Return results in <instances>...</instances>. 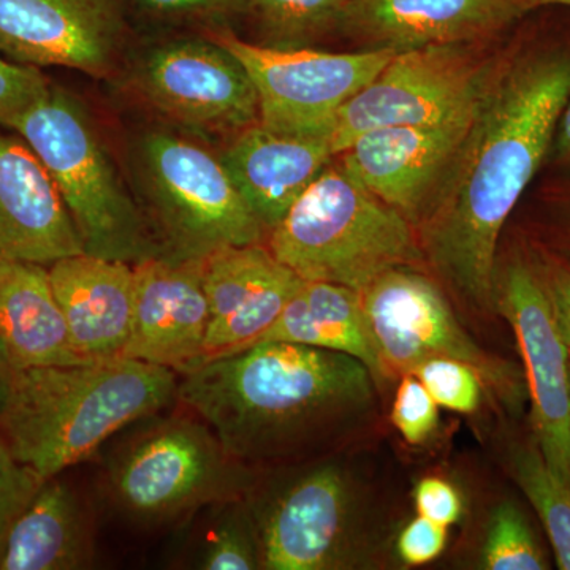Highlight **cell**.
Instances as JSON below:
<instances>
[{
    "instance_id": "obj_1",
    "label": "cell",
    "mask_w": 570,
    "mask_h": 570,
    "mask_svg": "<svg viewBox=\"0 0 570 570\" xmlns=\"http://www.w3.org/2000/svg\"><path fill=\"white\" fill-rule=\"evenodd\" d=\"M499 51L466 137L417 224L430 264L482 311H497L499 239L543 170L570 99V9L535 7Z\"/></svg>"
},
{
    "instance_id": "obj_2",
    "label": "cell",
    "mask_w": 570,
    "mask_h": 570,
    "mask_svg": "<svg viewBox=\"0 0 570 570\" xmlns=\"http://www.w3.org/2000/svg\"><path fill=\"white\" fill-rule=\"evenodd\" d=\"M377 382L354 356L268 341L179 374V406L249 468L294 463L343 444L376 412Z\"/></svg>"
},
{
    "instance_id": "obj_3",
    "label": "cell",
    "mask_w": 570,
    "mask_h": 570,
    "mask_svg": "<svg viewBox=\"0 0 570 570\" xmlns=\"http://www.w3.org/2000/svg\"><path fill=\"white\" fill-rule=\"evenodd\" d=\"M178 382L174 370L122 356L14 370L0 431L17 460L56 478L178 403Z\"/></svg>"
},
{
    "instance_id": "obj_4",
    "label": "cell",
    "mask_w": 570,
    "mask_h": 570,
    "mask_svg": "<svg viewBox=\"0 0 570 570\" xmlns=\"http://www.w3.org/2000/svg\"><path fill=\"white\" fill-rule=\"evenodd\" d=\"M333 160L268 232L266 247L302 279L356 292L390 269L419 266L415 225Z\"/></svg>"
},
{
    "instance_id": "obj_5",
    "label": "cell",
    "mask_w": 570,
    "mask_h": 570,
    "mask_svg": "<svg viewBox=\"0 0 570 570\" xmlns=\"http://www.w3.org/2000/svg\"><path fill=\"white\" fill-rule=\"evenodd\" d=\"M10 130L50 175L86 254L137 265L160 249L137 197L124 184L85 105L52 86Z\"/></svg>"
},
{
    "instance_id": "obj_6",
    "label": "cell",
    "mask_w": 570,
    "mask_h": 570,
    "mask_svg": "<svg viewBox=\"0 0 570 570\" xmlns=\"http://www.w3.org/2000/svg\"><path fill=\"white\" fill-rule=\"evenodd\" d=\"M107 466L105 487L119 512L142 527L179 524L198 509L246 498L255 469L235 460L193 412L141 420Z\"/></svg>"
},
{
    "instance_id": "obj_7",
    "label": "cell",
    "mask_w": 570,
    "mask_h": 570,
    "mask_svg": "<svg viewBox=\"0 0 570 570\" xmlns=\"http://www.w3.org/2000/svg\"><path fill=\"white\" fill-rule=\"evenodd\" d=\"M137 202L164 257L204 261L227 246L261 245L266 230L219 156L170 130L140 135Z\"/></svg>"
},
{
    "instance_id": "obj_8",
    "label": "cell",
    "mask_w": 570,
    "mask_h": 570,
    "mask_svg": "<svg viewBox=\"0 0 570 570\" xmlns=\"http://www.w3.org/2000/svg\"><path fill=\"white\" fill-rule=\"evenodd\" d=\"M367 328L385 374H407L423 360L449 356L478 370L489 393L510 411L528 397L523 371L475 344L434 281L401 266L360 292Z\"/></svg>"
},
{
    "instance_id": "obj_9",
    "label": "cell",
    "mask_w": 570,
    "mask_h": 570,
    "mask_svg": "<svg viewBox=\"0 0 570 570\" xmlns=\"http://www.w3.org/2000/svg\"><path fill=\"white\" fill-rule=\"evenodd\" d=\"M483 45H434L396 52L373 81L348 99L330 127L335 156L370 130L425 126L471 111L497 55Z\"/></svg>"
},
{
    "instance_id": "obj_10",
    "label": "cell",
    "mask_w": 570,
    "mask_h": 570,
    "mask_svg": "<svg viewBox=\"0 0 570 570\" xmlns=\"http://www.w3.org/2000/svg\"><path fill=\"white\" fill-rule=\"evenodd\" d=\"M209 39L243 63L258 97L262 126L276 132L328 137L336 112L376 78L396 52L279 50L216 28Z\"/></svg>"
},
{
    "instance_id": "obj_11",
    "label": "cell",
    "mask_w": 570,
    "mask_h": 570,
    "mask_svg": "<svg viewBox=\"0 0 570 570\" xmlns=\"http://www.w3.org/2000/svg\"><path fill=\"white\" fill-rule=\"evenodd\" d=\"M494 299L523 358L535 444L570 489V347L531 250L497 266Z\"/></svg>"
},
{
    "instance_id": "obj_12",
    "label": "cell",
    "mask_w": 570,
    "mask_h": 570,
    "mask_svg": "<svg viewBox=\"0 0 570 570\" xmlns=\"http://www.w3.org/2000/svg\"><path fill=\"white\" fill-rule=\"evenodd\" d=\"M129 85L141 102L186 129L238 134L261 121L249 73L209 37L154 45L135 61Z\"/></svg>"
},
{
    "instance_id": "obj_13",
    "label": "cell",
    "mask_w": 570,
    "mask_h": 570,
    "mask_svg": "<svg viewBox=\"0 0 570 570\" xmlns=\"http://www.w3.org/2000/svg\"><path fill=\"white\" fill-rule=\"evenodd\" d=\"M247 501L257 523L262 569L332 570L351 561L354 487L337 464L302 469Z\"/></svg>"
},
{
    "instance_id": "obj_14",
    "label": "cell",
    "mask_w": 570,
    "mask_h": 570,
    "mask_svg": "<svg viewBox=\"0 0 570 570\" xmlns=\"http://www.w3.org/2000/svg\"><path fill=\"white\" fill-rule=\"evenodd\" d=\"M124 41V0H0V50L11 61L102 78Z\"/></svg>"
},
{
    "instance_id": "obj_15",
    "label": "cell",
    "mask_w": 570,
    "mask_h": 570,
    "mask_svg": "<svg viewBox=\"0 0 570 570\" xmlns=\"http://www.w3.org/2000/svg\"><path fill=\"white\" fill-rule=\"evenodd\" d=\"M532 9L534 0H348L340 33L360 50L490 45Z\"/></svg>"
},
{
    "instance_id": "obj_16",
    "label": "cell",
    "mask_w": 570,
    "mask_h": 570,
    "mask_svg": "<svg viewBox=\"0 0 570 570\" xmlns=\"http://www.w3.org/2000/svg\"><path fill=\"white\" fill-rule=\"evenodd\" d=\"M474 108L449 121L370 130L336 157L417 227L466 137Z\"/></svg>"
},
{
    "instance_id": "obj_17",
    "label": "cell",
    "mask_w": 570,
    "mask_h": 570,
    "mask_svg": "<svg viewBox=\"0 0 570 570\" xmlns=\"http://www.w3.org/2000/svg\"><path fill=\"white\" fill-rule=\"evenodd\" d=\"M204 261L151 257L134 265V316L122 358L184 374L204 358L209 307Z\"/></svg>"
},
{
    "instance_id": "obj_18",
    "label": "cell",
    "mask_w": 570,
    "mask_h": 570,
    "mask_svg": "<svg viewBox=\"0 0 570 570\" xmlns=\"http://www.w3.org/2000/svg\"><path fill=\"white\" fill-rule=\"evenodd\" d=\"M202 275L209 307L202 363L257 344L303 283L265 243L209 254Z\"/></svg>"
},
{
    "instance_id": "obj_19",
    "label": "cell",
    "mask_w": 570,
    "mask_h": 570,
    "mask_svg": "<svg viewBox=\"0 0 570 570\" xmlns=\"http://www.w3.org/2000/svg\"><path fill=\"white\" fill-rule=\"evenodd\" d=\"M81 253L80 236L43 164L20 135L0 130V261L50 266Z\"/></svg>"
},
{
    "instance_id": "obj_20",
    "label": "cell",
    "mask_w": 570,
    "mask_h": 570,
    "mask_svg": "<svg viewBox=\"0 0 570 570\" xmlns=\"http://www.w3.org/2000/svg\"><path fill=\"white\" fill-rule=\"evenodd\" d=\"M219 157L268 235L336 156L328 137L276 132L257 122L235 134Z\"/></svg>"
},
{
    "instance_id": "obj_21",
    "label": "cell",
    "mask_w": 570,
    "mask_h": 570,
    "mask_svg": "<svg viewBox=\"0 0 570 570\" xmlns=\"http://www.w3.org/2000/svg\"><path fill=\"white\" fill-rule=\"evenodd\" d=\"M48 273L78 355L121 358L132 330L134 265L81 253L59 258Z\"/></svg>"
},
{
    "instance_id": "obj_22",
    "label": "cell",
    "mask_w": 570,
    "mask_h": 570,
    "mask_svg": "<svg viewBox=\"0 0 570 570\" xmlns=\"http://www.w3.org/2000/svg\"><path fill=\"white\" fill-rule=\"evenodd\" d=\"M0 344L14 370L86 362L71 344L47 265L0 261Z\"/></svg>"
},
{
    "instance_id": "obj_23",
    "label": "cell",
    "mask_w": 570,
    "mask_h": 570,
    "mask_svg": "<svg viewBox=\"0 0 570 570\" xmlns=\"http://www.w3.org/2000/svg\"><path fill=\"white\" fill-rule=\"evenodd\" d=\"M96 539L91 513L59 475L41 483L14 521L0 570H80L92 568Z\"/></svg>"
},
{
    "instance_id": "obj_24",
    "label": "cell",
    "mask_w": 570,
    "mask_h": 570,
    "mask_svg": "<svg viewBox=\"0 0 570 570\" xmlns=\"http://www.w3.org/2000/svg\"><path fill=\"white\" fill-rule=\"evenodd\" d=\"M268 341L341 352L366 365L377 385L387 377L367 328L360 292L344 285L303 279L258 343Z\"/></svg>"
},
{
    "instance_id": "obj_25",
    "label": "cell",
    "mask_w": 570,
    "mask_h": 570,
    "mask_svg": "<svg viewBox=\"0 0 570 570\" xmlns=\"http://www.w3.org/2000/svg\"><path fill=\"white\" fill-rule=\"evenodd\" d=\"M178 527H183L184 531V568L262 569L257 523L247 497L224 499L205 505Z\"/></svg>"
},
{
    "instance_id": "obj_26",
    "label": "cell",
    "mask_w": 570,
    "mask_h": 570,
    "mask_svg": "<svg viewBox=\"0 0 570 570\" xmlns=\"http://www.w3.org/2000/svg\"><path fill=\"white\" fill-rule=\"evenodd\" d=\"M348 0H247V14L257 22L262 45L296 50L341 31Z\"/></svg>"
},
{
    "instance_id": "obj_27",
    "label": "cell",
    "mask_w": 570,
    "mask_h": 570,
    "mask_svg": "<svg viewBox=\"0 0 570 570\" xmlns=\"http://www.w3.org/2000/svg\"><path fill=\"white\" fill-rule=\"evenodd\" d=\"M510 469L549 534L558 568L570 570L569 487L554 474L534 439L513 448Z\"/></svg>"
},
{
    "instance_id": "obj_28",
    "label": "cell",
    "mask_w": 570,
    "mask_h": 570,
    "mask_svg": "<svg viewBox=\"0 0 570 570\" xmlns=\"http://www.w3.org/2000/svg\"><path fill=\"white\" fill-rule=\"evenodd\" d=\"M482 562L489 570L549 569L527 517L512 502H502L494 509L483 543Z\"/></svg>"
},
{
    "instance_id": "obj_29",
    "label": "cell",
    "mask_w": 570,
    "mask_h": 570,
    "mask_svg": "<svg viewBox=\"0 0 570 570\" xmlns=\"http://www.w3.org/2000/svg\"><path fill=\"white\" fill-rule=\"evenodd\" d=\"M411 374L425 385L439 407L459 412V414H472L482 403L483 387H485L483 379L475 367L461 360L431 356L419 363Z\"/></svg>"
},
{
    "instance_id": "obj_30",
    "label": "cell",
    "mask_w": 570,
    "mask_h": 570,
    "mask_svg": "<svg viewBox=\"0 0 570 570\" xmlns=\"http://www.w3.org/2000/svg\"><path fill=\"white\" fill-rule=\"evenodd\" d=\"M392 423L411 445L430 441L439 426V404L414 374L401 376L392 407Z\"/></svg>"
},
{
    "instance_id": "obj_31",
    "label": "cell",
    "mask_w": 570,
    "mask_h": 570,
    "mask_svg": "<svg viewBox=\"0 0 570 570\" xmlns=\"http://www.w3.org/2000/svg\"><path fill=\"white\" fill-rule=\"evenodd\" d=\"M45 480L17 460L0 431V557L14 521L20 519Z\"/></svg>"
},
{
    "instance_id": "obj_32",
    "label": "cell",
    "mask_w": 570,
    "mask_h": 570,
    "mask_svg": "<svg viewBox=\"0 0 570 570\" xmlns=\"http://www.w3.org/2000/svg\"><path fill=\"white\" fill-rule=\"evenodd\" d=\"M51 82L39 67L11 61L0 50V127L11 124L31 110L50 92Z\"/></svg>"
},
{
    "instance_id": "obj_33",
    "label": "cell",
    "mask_w": 570,
    "mask_h": 570,
    "mask_svg": "<svg viewBox=\"0 0 570 570\" xmlns=\"http://www.w3.org/2000/svg\"><path fill=\"white\" fill-rule=\"evenodd\" d=\"M142 10L174 21H206L223 26L247 14V0H135Z\"/></svg>"
},
{
    "instance_id": "obj_34",
    "label": "cell",
    "mask_w": 570,
    "mask_h": 570,
    "mask_svg": "<svg viewBox=\"0 0 570 570\" xmlns=\"http://www.w3.org/2000/svg\"><path fill=\"white\" fill-rule=\"evenodd\" d=\"M531 254L570 347V258L542 246L531 249Z\"/></svg>"
},
{
    "instance_id": "obj_35",
    "label": "cell",
    "mask_w": 570,
    "mask_h": 570,
    "mask_svg": "<svg viewBox=\"0 0 570 570\" xmlns=\"http://www.w3.org/2000/svg\"><path fill=\"white\" fill-rule=\"evenodd\" d=\"M448 546V528L419 515L409 521L397 538L396 549L407 566H423L436 560Z\"/></svg>"
},
{
    "instance_id": "obj_36",
    "label": "cell",
    "mask_w": 570,
    "mask_h": 570,
    "mask_svg": "<svg viewBox=\"0 0 570 570\" xmlns=\"http://www.w3.org/2000/svg\"><path fill=\"white\" fill-rule=\"evenodd\" d=\"M415 509L419 515L449 528L459 523L463 515V501L459 490L441 478L420 480L414 490Z\"/></svg>"
},
{
    "instance_id": "obj_37",
    "label": "cell",
    "mask_w": 570,
    "mask_h": 570,
    "mask_svg": "<svg viewBox=\"0 0 570 570\" xmlns=\"http://www.w3.org/2000/svg\"><path fill=\"white\" fill-rule=\"evenodd\" d=\"M549 167L560 175L562 183H570V99L558 124L557 135L551 145L549 157L543 168Z\"/></svg>"
},
{
    "instance_id": "obj_38",
    "label": "cell",
    "mask_w": 570,
    "mask_h": 570,
    "mask_svg": "<svg viewBox=\"0 0 570 570\" xmlns=\"http://www.w3.org/2000/svg\"><path fill=\"white\" fill-rule=\"evenodd\" d=\"M14 367L11 366L9 356L0 344V415L6 409L7 400H9L11 381H13Z\"/></svg>"
},
{
    "instance_id": "obj_39",
    "label": "cell",
    "mask_w": 570,
    "mask_h": 570,
    "mask_svg": "<svg viewBox=\"0 0 570 570\" xmlns=\"http://www.w3.org/2000/svg\"><path fill=\"white\" fill-rule=\"evenodd\" d=\"M562 184H564L566 194H568V202H566V204H568L569 212H570V183H562ZM557 253H558V250H557ZM558 254L564 255V257L570 258V216H569V223H568V232H566L564 253H558Z\"/></svg>"
},
{
    "instance_id": "obj_40",
    "label": "cell",
    "mask_w": 570,
    "mask_h": 570,
    "mask_svg": "<svg viewBox=\"0 0 570 570\" xmlns=\"http://www.w3.org/2000/svg\"><path fill=\"white\" fill-rule=\"evenodd\" d=\"M535 7H564V9H570V0H534Z\"/></svg>"
}]
</instances>
